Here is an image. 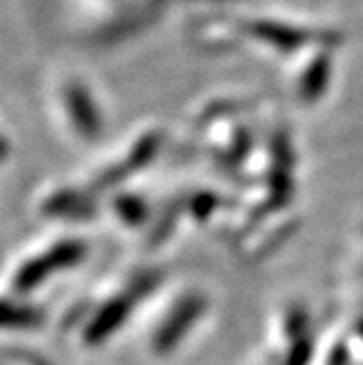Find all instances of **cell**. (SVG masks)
I'll return each instance as SVG.
<instances>
[{"label": "cell", "mask_w": 363, "mask_h": 365, "mask_svg": "<svg viewBox=\"0 0 363 365\" xmlns=\"http://www.w3.org/2000/svg\"><path fill=\"white\" fill-rule=\"evenodd\" d=\"M59 110L77 140L94 143L98 134H101V114H98L94 96L83 86V81L79 79L63 81L59 90Z\"/></svg>", "instance_id": "obj_1"}, {"label": "cell", "mask_w": 363, "mask_h": 365, "mask_svg": "<svg viewBox=\"0 0 363 365\" xmlns=\"http://www.w3.org/2000/svg\"><path fill=\"white\" fill-rule=\"evenodd\" d=\"M83 256V245L79 243H61L53 250H48L46 254L38 256L36 260L26 262L24 267L20 269V287H33V284H40L46 274L53 269H61V267H68V264L79 262Z\"/></svg>", "instance_id": "obj_2"}]
</instances>
